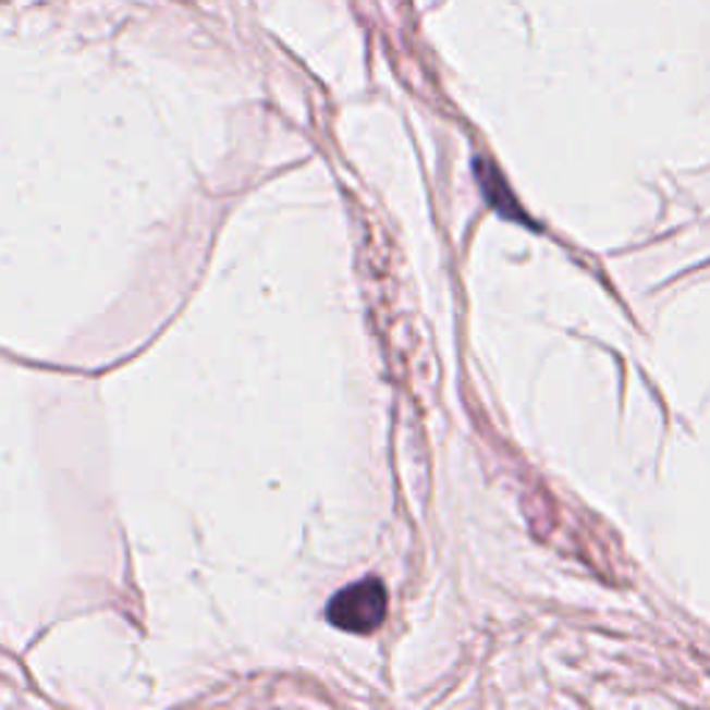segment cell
<instances>
[{"label":"cell","mask_w":710,"mask_h":710,"mask_svg":"<svg viewBox=\"0 0 710 710\" xmlns=\"http://www.w3.org/2000/svg\"><path fill=\"white\" fill-rule=\"evenodd\" d=\"M389 608V597L383 583L375 577L353 583L336 591L328 605V622L347 633H372L383 625Z\"/></svg>","instance_id":"obj_1"},{"label":"cell","mask_w":710,"mask_h":710,"mask_svg":"<svg viewBox=\"0 0 710 710\" xmlns=\"http://www.w3.org/2000/svg\"><path fill=\"white\" fill-rule=\"evenodd\" d=\"M478 175H480V186H483V192H486V200H489L497 211H502L505 217H511V215L522 217L519 209H516L514 195L505 189V184H502V175L494 170V167L486 164V161H478Z\"/></svg>","instance_id":"obj_2"}]
</instances>
